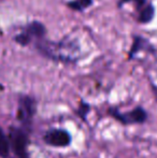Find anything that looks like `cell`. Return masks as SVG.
I'll return each mask as SVG.
<instances>
[{
	"label": "cell",
	"instance_id": "ba28073f",
	"mask_svg": "<svg viewBox=\"0 0 157 158\" xmlns=\"http://www.w3.org/2000/svg\"><path fill=\"white\" fill-rule=\"evenodd\" d=\"M155 16V6L152 2H149L139 13H137V21L138 23L145 25L153 21Z\"/></svg>",
	"mask_w": 157,
	"mask_h": 158
},
{
	"label": "cell",
	"instance_id": "3957f363",
	"mask_svg": "<svg viewBox=\"0 0 157 158\" xmlns=\"http://www.w3.org/2000/svg\"><path fill=\"white\" fill-rule=\"evenodd\" d=\"M10 148L16 158H30L28 148L30 144V132L23 127L11 126L9 128Z\"/></svg>",
	"mask_w": 157,
	"mask_h": 158
},
{
	"label": "cell",
	"instance_id": "8992f818",
	"mask_svg": "<svg viewBox=\"0 0 157 158\" xmlns=\"http://www.w3.org/2000/svg\"><path fill=\"white\" fill-rule=\"evenodd\" d=\"M42 140L48 146L65 148L71 145L73 138L65 128H50L44 132Z\"/></svg>",
	"mask_w": 157,
	"mask_h": 158
},
{
	"label": "cell",
	"instance_id": "52a82bcc",
	"mask_svg": "<svg viewBox=\"0 0 157 158\" xmlns=\"http://www.w3.org/2000/svg\"><path fill=\"white\" fill-rule=\"evenodd\" d=\"M154 50L152 48V45L149 43L147 39H144L143 37L141 35H134L132 37V43H131V46H130L129 51H128V59H132L136 54H138L140 51H143V50Z\"/></svg>",
	"mask_w": 157,
	"mask_h": 158
},
{
	"label": "cell",
	"instance_id": "7a4b0ae2",
	"mask_svg": "<svg viewBox=\"0 0 157 158\" xmlns=\"http://www.w3.org/2000/svg\"><path fill=\"white\" fill-rule=\"evenodd\" d=\"M108 116L123 126L143 125L149 121V112L144 106L139 104L129 111H119L118 106H109L107 110Z\"/></svg>",
	"mask_w": 157,
	"mask_h": 158
},
{
	"label": "cell",
	"instance_id": "4fadbf2b",
	"mask_svg": "<svg viewBox=\"0 0 157 158\" xmlns=\"http://www.w3.org/2000/svg\"><path fill=\"white\" fill-rule=\"evenodd\" d=\"M152 87H153V90H154V94H155L156 96H157V87L155 85H153V84H152Z\"/></svg>",
	"mask_w": 157,
	"mask_h": 158
},
{
	"label": "cell",
	"instance_id": "7c38bea8",
	"mask_svg": "<svg viewBox=\"0 0 157 158\" xmlns=\"http://www.w3.org/2000/svg\"><path fill=\"white\" fill-rule=\"evenodd\" d=\"M149 0H118V8H122L125 4H132L134 8V11L137 13H139L147 3H149Z\"/></svg>",
	"mask_w": 157,
	"mask_h": 158
},
{
	"label": "cell",
	"instance_id": "5b68a950",
	"mask_svg": "<svg viewBox=\"0 0 157 158\" xmlns=\"http://www.w3.org/2000/svg\"><path fill=\"white\" fill-rule=\"evenodd\" d=\"M46 32H48V30H46L44 24L38 21H34L31 23L27 24L23 28V30L19 35H16L14 40L19 45L27 46L31 43H35L42 38H45Z\"/></svg>",
	"mask_w": 157,
	"mask_h": 158
},
{
	"label": "cell",
	"instance_id": "30bf717a",
	"mask_svg": "<svg viewBox=\"0 0 157 158\" xmlns=\"http://www.w3.org/2000/svg\"><path fill=\"white\" fill-rule=\"evenodd\" d=\"M94 4V0H69L66 6L74 12H84Z\"/></svg>",
	"mask_w": 157,
	"mask_h": 158
},
{
	"label": "cell",
	"instance_id": "277c9868",
	"mask_svg": "<svg viewBox=\"0 0 157 158\" xmlns=\"http://www.w3.org/2000/svg\"><path fill=\"white\" fill-rule=\"evenodd\" d=\"M38 103L34 97L29 95H22L19 98L17 102L16 118L21 123L23 128L30 132L32 128L34 118L37 114Z\"/></svg>",
	"mask_w": 157,
	"mask_h": 158
},
{
	"label": "cell",
	"instance_id": "6da1fadb",
	"mask_svg": "<svg viewBox=\"0 0 157 158\" xmlns=\"http://www.w3.org/2000/svg\"><path fill=\"white\" fill-rule=\"evenodd\" d=\"M40 55L55 63L65 64H76L81 58V48L74 40L65 38L59 41H53L42 38L34 43Z\"/></svg>",
	"mask_w": 157,
	"mask_h": 158
},
{
	"label": "cell",
	"instance_id": "9c48e42d",
	"mask_svg": "<svg viewBox=\"0 0 157 158\" xmlns=\"http://www.w3.org/2000/svg\"><path fill=\"white\" fill-rule=\"evenodd\" d=\"M92 111V106L88 103L87 101H85L84 99H81L79 101V104L76 106V109H74L73 113L76 115L79 119H81L82 122L86 123L87 122V116L88 114L90 113Z\"/></svg>",
	"mask_w": 157,
	"mask_h": 158
},
{
	"label": "cell",
	"instance_id": "8fae6325",
	"mask_svg": "<svg viewBox=\"0 0 157 158\" xmlns=\"http://www.w3.org/2000/svg\"><path fill=\"white\" fill-rule=\"evenodd\" d=\"M10 141H9L8 135L3 131L2 127L0 126V157L8 158L10 156Z\"/></svg>",
	"mask_w": 157,
	"mask_h": 158
}]
</instances>
